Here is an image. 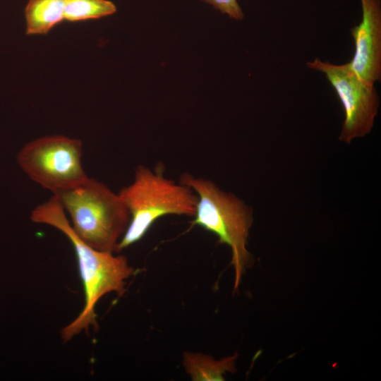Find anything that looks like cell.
Returning <instances> with one entry per match:
<instances>
[{
    "instance_id": "cell-1",
    "label": "cell",
    "mask_w": 381,
    "mask_h": 381,
    "mask_svg": "<svg viewBox=\"0 0 381 381\" xmlns=\"http://www.w3.org/2000/svg\"><path fill=\"white\" fill-rule=\"evenodd\" d=\"M30 219L37 224L51 226L63 233L71 242L78 260L79 272L85 294V305L78 317L61 331L64 342L90 326L97 327L95 306L105 294L115 292L122 296L126 281L135 270L127 258L112 253L99 251L87 245L73 231L58 197L52 196L35 207Z\"/></svg>"
},
{
    "instance_id": "cell-2",
    "label": "cell",
    "mask_w": 381,
    "mask_h": 381,
    "mask_svg": "<svg viewBox=\"0 0 381 381\" xmlns=\"http://www.w3.org/2000/svg\"><path fill=\"white\" fill-rule=\"evenodd\" d=\"M158 164L151 169L140 164L135 169L133 181L118 193L130 214L128 226L116 253L139 241L160 217L182 215L193 217L198 196L189 186L168 179Z\"/></svg>"
},
{
    "instance_id": "cell-3",
    "label": "cell",
    "mask_w": 381,
    "mask_h": 381,
    "mask_svg": "<svg viewBox=\"0 0 381 381\" xmlns=\"http://www.w3.org/2000/svg\"><path fill=\"white\" fill-rule=\"evenodd\" d=\"M179 183L191 188L198 196L193 223L214 234L219 243L230 248L236 290L252 260L247 248L253 222L252 208L210 179L185 172L180 176Z\"/></svg>"
},
{
    "instance_id": "cell-4",
    "label": "cell",
    "mask_w": 381,
    "mask_h": 381,
    "mask_svg": "<svg viewBox=\"0 0 381 381\" xmlns=\"http://www.w3.org/2000/svg\"><path fill=\"white\" fill-rule=\"evenodd\" d=\"M56 195L80 239L99 251L116 253L130 222L129 212L118 193L88 177L82 184Z\"/></svg>"
},
{
    "instance_id": "cell-5",
    "label": "cell",
    "mask_w": 381,
    "mask_h": 381,
    "mask_svg": "<svg viewBox=\"0 0 381 381\" xmlns=\"http://www.w3.org/2000/svg\"><path fill=\"white\" fill-rule=\"evenodd\" d=\"M82 154L80 140L52 135L27 143L17 159L31 180L57 195L88 179L82 165Z\"/></svg>"
},
{
    "instance_id": "cell-6",
    "label": "cell",
    "mask_w": 381,
    "mask_h": 381,
    "mask_svg": "<svg viewBox=\"0 0 381 381\" xmlns=\"http://www.w3.org/2000/svg\"><path fill=\"white\" fill-rule=\"evenodd\" d=\"M306 66L325 74L341 102L344 120L339 140L351 143L369 134L380 106L375 84L360 78L348 63L337 65L315 58Z\"/></svg>"
},
{
    "instance_id": "cell-7",
    "label": "cell",
    "mask_w": 381,
    "mask_h": 381,
    "mask_svg": "<svg viewBox=\"0 0 381 381\" xmlns=\"http://www.w3.org/2000/svg\"><path fill=\"white\" fill-rule=\"evenodd\" d=\"M362 19L351 29L354 53L349 65L363 80L381 78V0H361Z\"/></svg>"
},
{
    "instance_id": "cell-8",
    "label": "cell",
    "mask_w": 381,
    "mask_h": 381,
    "mask_svg": "<svg viewBox=\"0 0 381 381\" xmlns=\"http://www.w3.org/2000/svg\"><path fill=\"white\" fill-rule=\"evenodd\" d=\"M65 0H29L25 8L26 34L45 35L64 20Z\"/></svg>"
},
{
    "instance_id": "cell-9",
    "label": "cell",
    "mask_w": 381,
    "mask_h": 381,
    "mask_svg": "<svg viewBox=\"0 0 381 381\" xmlns=\"http://www.w3.org/2000/svg\"><path fill=\"white\" fill-rule=\"evenodd\" d=\"M236 355L221 360L212 356L186 352L183 356V365L188 374L195 381H219L224 380V375L236 370Z\"/></svg>"
},
{
    "instance_id": "cell-10",
    "label": "cell",
    "mask_w": 381,
    "mask_h": 381,
    "mask_svg": "<svg viewBox=\"0 0 381 381\" xmlns=\"http://www.w3.org/2000/svg\"><path fill=\"white\" fill-rule=\"evenodd\" d=\"M115 4L109 0H65L64 20L78 22L113 15Z\"/></svg>"
},
{
    "instance_id": "cell-11",
    "label": "cell",
    "mask_w": 381,
    "mask_h": 381,
    "mask_svg": "<svg viewBox=\"0 0 381 381\" xmlns=\"http://www.w3.org/2000/svg\"><path fill=\"white\" fill-rule=\"evenodd\" d=\"M207 3L222 14L227 15L236 20L243 19L244 13L237 0H201Z\"/></svg>"
}]
</instances>
